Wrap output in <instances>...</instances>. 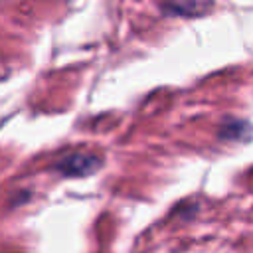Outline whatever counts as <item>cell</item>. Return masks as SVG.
I'll return each mask as SVG.
<instances>
[{
	"label": "cell",
	"mask_w": 253,
	"mask_h": 253,
	"mask_svg": "<svg viewBox=\"0 0 253 253\" xmlns=\"http://www.w3.org/2000/svg\"><path fill=\"white\" fill-rule=\"evenodd\" d=\"M99 166H101V160L95 154H87V152L65 154L55 164V168L65 176H87V174H93Z\"/></svg>",
	"instance_id": "1"
}]
</instances>
